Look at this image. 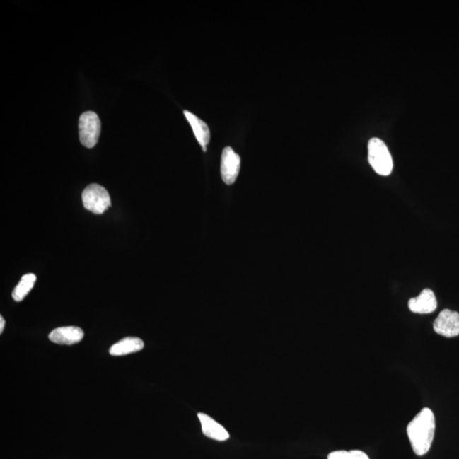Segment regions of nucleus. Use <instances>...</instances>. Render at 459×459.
I'll use <instances>...</instances> for the list:
<instances>
[{"mask_svg": "<svg viewBox=\"0 0 459 459\" xmlns=\"http://www.w3.org/2000/svg\"><path fill=\"white\" fill-rule=\"evenodd\" d=\"M436 431V419L428 407L419 412L407 425V432L414 452L424 456L431 448Z\"/></svg>", "mask_w": 459, "mask_h": 459, "instance_id": "f257e3e1", "label": "nucleus"}, {"mask_svg": "<svg viewBox=\"0 0 459 459\" xmlns=\"http://www.w3.org/2000/svg\"><path fill=\"white\" fill-rule=\"evenodd\" d=\"M368 161L377 174L390 175L393 170V160L388 147L380 139L373 138L368 143Z\"/></svg>", "mask_w": 459, "mask_h": 459, "instance_id": "f03ea898", "label": "nucleus"}, {"mask_svg": "<svg viewBox=\"0 0 459 459\" xmlns=\"http://www.w3.org/2000/svg\"><path fill=\"white\" fill-rule=\"evenodd\" d=\"M83 207L95 214H103L111 207V199L106 188L98 184H91L84 189L82 194Z\"/></svg>", "mask_w": 459, "mask_h": 459, "instance_id": "7ed1b4c3", "label": "nucleus"}, {"mask_svg": "<svg viewBox=\"0 0 459 459\" xmlns=\"http://www.w3.org/2000/svg\"><path fill=\"white\" fill-rule=\"evenodd\" d=\"M100 127V120L95 112L88 111L82 113L79 122V139L82 145L87 149H93L98 144Z\"/></svg>", "mask_w": 459, "mask_h": 459, "instance_id": "20e7f679", "label": "nucleus"}, {"mask_svg": "<svg viewBox=\"0 0 459 459\" xmlns=\"http://www.w3.org/2000/svg\"><path fill=\"white\" fill-rule=\"evenodd\" d=\"M434 330L436 334L453 338L459 335V313L451 310L441 311L433 324Z\"/></svg>", "mask_w": 459, "mask_h": 459, "instance_id": "39448f33", "label": "nucleus"}, {"mask_svg": "<svg viewBox=\"0 0 459 459\" xmlns=\"http://www.w3.org/2000/svg\"><path fill=\"white\" fill-rule=\"evenodd\" d=\"M240 165H241V159L239 156L231 147H226L221 155V171L222 180L226 185L233 184L237 180Z\"/></svg>", "mask_w": 459, "mask_h": 459, "instance_id": "423d86ee", "label": "nucleus"}, {"mask_svg": "<svg viewBox=\"0 0 459 459\" xmlns=\"http://www.w3.org/2000/svg\"><path fill=\"white\" fill-rule=\"evenodd\" d=\"M412 313L417 314H429L434 313L437 308V301L435 294L431 289H424L418 297L412 298L408 301Z\"/></svg>", "mask_w": 459, "mask_h": 459, "instance_id": "0eeeda50", "label": "nucleus"}, {"mask_svg": "<svg viewBox=\"0 0 459 459\" xmlns=\"http://www.w3.org/2000/svg\"><path fill=\"white\" fill-rule=\"evenodd\" d=\"M83 331L78 327L69 326L56 328L49 335L53 343L58 344H75L83 338Z\"/></svg>", "mask_w": 459, "mask_h": 459, "instance_id": "6e6552de", "label": "nucleus"}, {"mask_svg": "<svg viewBox=\"0 0 459 459\" xmlns=\"http://www.w3.org/2000/svg\"><path fill=\"white\" fill-rule=\"evenodd\" d=\"M199 419L202 425V431H203L206 436L219 441L229 439V433L221 424L213 419L211 417L204 414H199Z\"/></svg>", "mask_w": 459, "mask_h": 459, "instance_id": "1a4fd4ad", "label": "nucleus"}, {"mask_svg": "<svg viewBox=\"0 0 459 459\" xmlns=\"http://www.w3.org/2000/svg\"><path fill=\"white\" fill-rule=\"evenodd\" d=\"M184 115L189 123H190L197 141L203 147L204 151H207V146L210 141V132L208 125L190 112L184 111Z\"/></svg>", "mask_w": 459, "mask_h": 459, "instance_id": "9d476101", "label": "nucleus"}, {"mask_svg": "<svg viewBox=\"0 0 459 459\" xmlns=\"http://www.w3.org/2000/svg\"><path fill=\"white\" fill-rule=\"evenodd\" d=\"M144 348V342L136 337H127L113 344L109 349L112 356H121L141 351Z\"/></svg>", "mask_w": 459, "mask_h": 459, "instance_id": "9b49d317", "label": "nucleus"}, {"mask_svg": "<svg viewBox=\"0 0 459 459\" xmlns=\"http://www.w3.org/2000/svg\"><path fill=\"white\" fill-rule=\"evenodd\" d=\"M36 280L37 277L35 274L29 273L24 275L15 288L14 291L12 292L13 300L16 302L23 301L35 286Z\"/></svg>", "mask_w": 459, "mask_h": 459, "instance_id": "f8f14e48", "label": "nucleus"}, {"mask_svg": "<svg viewBox=\"0 0 459 459\" xmlns=\"http://www.w3.org/2000/svg\"><path fill=\"white\" fill-rule=\"evenodd\" d=\"M327 459H370L365 453L360 450L335 451L328 455Z\"/></svg>", "mask_w": 459, "mask_h": 459, "instance_id": "ddd939ff", "label": "nucleus"}, {"mask_svg": "<svg viewBox=\"0 0 459 459\" xmlns=\"http://www.w3.org/2000/svg\"><path fill=\"white\" fill-rule=\"evenodd\" d=\"M5 325H6L5 319H4L1 315V317H0V334H2L4 328H5Z\"/></svg>", "mask_w": 459, "mask_h": 459, "instance_id": "4468645a", "label": "nucleus"}]
</instances>
